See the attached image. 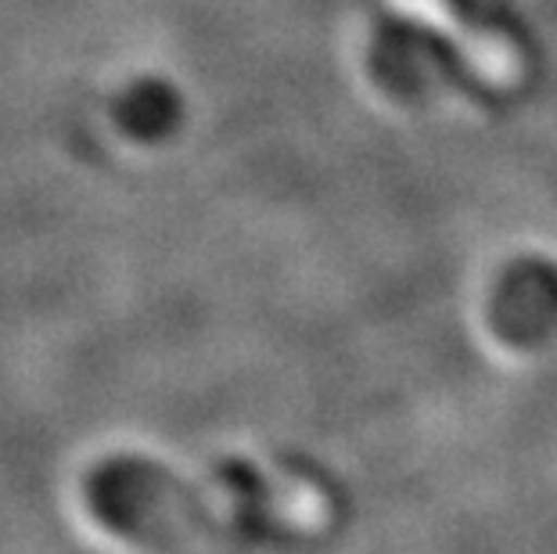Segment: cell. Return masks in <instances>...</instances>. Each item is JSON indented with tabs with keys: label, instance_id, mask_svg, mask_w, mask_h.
<instances>
[{
	"label": "cell",
	"instance_id": "obj_1",
	"mask_svg": "<svg viewBox=\"0 0 557 554\" xmlns=\"http://www.w3.org/2000/svg\"><path fill=\"white\" fill-rule=\"evenodd\" d=\"M399 8L418 22H429V26L446 29V37H454L460 44V51H465L471 69H479L485 79H493V84H511V79L518 76V58H515L511 47H507L504 40H493V37H465V33H457L454 15H446L438 0H403Z\"/></svg>",
	"mask_w": 557,
	"mask_h": 554
}]
</instances>
